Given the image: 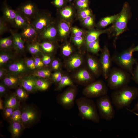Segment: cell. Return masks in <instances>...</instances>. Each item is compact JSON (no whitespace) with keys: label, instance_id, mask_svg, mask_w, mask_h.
Wrapping results in <instances>:
<instances>
[{"label":"cell","instance_id":"cell-40","mask_svg":"<svg viewBox=\"0 0 138 138\" xmlns=\"http://www.w3.org/2000/svg\"><path fill=\"white\" fill-rule=\"evenodd\" d=\"M15 109L10 107H4L3 110V114L5 119L9 121L13 114Z\"/></svg>","mask_w":138,"mask_h":138},{"label":"cell","instance_id":"cell-2","mask_svg":"<svg viewBox=\"0 0 138 138\" xmlns=\"http://www.w3.org/2000/svg\"><path fill=\"white\" fill-rule=\"evenodd\" d=\"M75 103L78 110V115L83 120L99 123L100 117L96 103L91 99L85 96L76 99Z\"/></svg>","mask_w":138,"mask_h":138},{"label":"cell","instance_id":"cell-10","mask_svg":"<svg viewBox=\"0 0 138 138\" xmlns=\"http://www.w3.org/2000/svg\"><path fill=\"white\" fill-rule=\"evenodd\" d=\"M53 23L50 16L42 11H39L34 19L31 22L39 34L46 27Z\"/></svg>","mask_w":138,"mask_h":138},{"label":"cell","instance_id":"cell-7","mask_svg":"<svg viewBox=\"0 0 138 138\" xmlns=\"http://www.w3.org/2000/svg\"><path fill=\"white\" fill-rule=\"evenodd\" d=\"M77 88L73 85L63 93L59 95L56 98L58 103L64 109L70 110L74 106L77 94Z\"/></svg>","mask_w":138,"mask_h":138},{"label":"cell","instance_id":"cell-20","mask_svg":"<svg viewBox=\"0 0 138 138\" xmlns=\"http://www.w3.org/2000/svg\"><path fill=\"white\" fill-rule=\"evenodd\" d=\"M88 67L95 76H99L102 73V70L99 62L93 56L89 55L87 59Z\"/></svg>","mask_w":138,"mask_h":138},{"label":"cell","instance_id":"cell-55","mask_svg":"<svg viewBox=\"0 0 138 138\" xmlns=\"http://www.w3.org/2000/svg\"><path fill=\"white\" fill-rule=\"evenodd\" d=\"M53 3L55 6L57 7L62 6L64 4V0H54Z\"/></svg>","mask_w":138,"mask_h":138},{"label":"cell","instance_id":"cell-13","mask_svg":"<svg viewBox=\"0 0 138 138\" xmlns=\"http://www.w3.org/2000/svg\"><path fill=\"white\" fill-rule=\"evenodd\" d=\"M21 29L20 34L25 42L37 41L39 40V33L31 23Z\"/></svg>","mask_w":138,"mask_h":138},{"label":"cell","instance_id":"cell-27","mask_svg":"<svg viewBox=\"0 0 138 138\" xmlns=\"http://www.w3.org/2000/svg\"><path fill=\"white\" fill-rule=\"evenodd\" d=\"M0 47L2 50H7L13 48V43L12 36L1 38L0 40Z\"/></svg>","mask_w":138,"mask_h":138},{"label":"cell","instance_id":"cell-24","mask_svg":"<svg viewBox=\"0 0 138 138\" xmlns=\"http://www.w3.org/2000/svg\"><path fill=\"white\" fill-rule=\"evenodd\" d=\"M18 100L15 93L11 94L7 96L4 101V107L15 109L20 107V103Z\"/></svg>","mask_w":138,"mask_h":138},{"label":"cell","instance_id":"cell-23","mask_svg":"<svg viewBox=\"0 0 138 138\" xmlns=\"http://www.w3.org/2000/svg\"><path fill=\"white\" fill-rule=\"evenodd\" d=\"M10 123L9 130L13 138L18 137L25 128L21 122H14Z\"/></svg>","mask_w":138,"mask_h":138},{"label":"cell","instance_id":"cell-21","mask_svg":"<svg viewBox=\"0 0 138 138\" xmlns=\"http://www.w3.org/2000/svg\"><path fill=\"white\" fill-rule=\"evenodd\" d=\"M28 68L25 62L21 61L15 62L8 66L9 71L13 74H18L26 72Z\"/></svg>","mask_w":138,"mask_h":138},{"label":"cell","instance_id":"cell-30","mask_svg":"<svg viewBox=\"0 0 138 138\" xmlns=\"http://www.w3.org/2000/svg\"><path fill=\"white\" fill-rule=\"evenodd\" d=\"M118 14L105 17L102 19L99 23L101 27H105L109 25L114 22L117 18Z\"/></svg>","mask_w":138,"mask_h":138},{"label":"cell","instance_id":"cell-61","mask_svg":"<svg viewBox=\"0 0 138 138\" xmlns=\"http://www.w3.org/2000/svg\"><path fill=\"white\" fill-rule=\"evenodd\" d=\"M82 2L87 3L88 0H79Z\"/></svg>","mask_w":138,"mask_h":138},{"label":"cell","instance_id":"cell-17","mask_svg":"<svg viewBox=\"0 0 138 138\" xmlns=\"http://www.w3.org/2000/svg\"><path fill=\"white\" fill-rule=\"evenodd\" d=\"M75 78L78 83L85 85L86 86L95 81L90 73L85 69L78 72L75 76Z\"/></svg>","mask_w":138,"mask_h":138},{"label":"cell","instance_id":"cell-53","mask_svg":"<svg viewBox=\"0 0 138 138\" xmlns=\"http://www.w3.org/2000/svg\"><path fill=\"white\" fill-rule=\"evenodd\" d=\"M72 31L75 36H81L83 34L82 31L76 27L73 28Z\"/></svg>","mask_w":138,"mask_h":138},{"label":"cell","instance_id":"cell-51","mask_svg":"<svg viewBox=\"0 0 138 138\" xmlns=\"http://www.w3.org/2000/svg\"><path fill=\"white\" fill-rule=\"evenodd\" d=\"M42 60L44 65H45L49 64L51 61L50 56L45 54H43Z\"/></svg>","mask_w":138,"mask_h":138},{"label":"cell","instance_id":"cell-52","mask_svg":"<svg viewBox=\"0 0 138 138\" xmlns=\"http://www.w3.org/2000/svg\"><path fill=\"white\" fill-rule=\"evenodd\" d=\"M77 4L79 8L83 9H86L88 6L87 3L84 2L79 0L77 1Z\"/></svg>","mask_w":138,"mask_h":138},{"label":"cell","instance_id":"cell-5","mask_svg":"<svg viewBox=\"0 0 138 138\" xmlns=\"http://www.w3.org/2000/svg\"><path fill=\"white\" fill-rule=\"evenodd\" d=\"M96 103L100 118L111 121L114 117L115 111L112 101L107 94L98 98Z\"/></svg>","mask_w":138,"mask_h":138},{"label":"cell","instance_id":"cell-60","mask_svg":"<svg viewBox=\"0 0 138 138\" xmlns=\"http://www.w3.org/2000/svg\"><path fill=\"white\" fill-rule=\"evenodd\" d=\"M126 109L127 110H128V111L131 112H132V113H134L135 115H136V116H138V113H137L135 112H134V111H132L128 109V108H126Z\"/></svg>","mask_w":138,"mask_h":138},{"label":"cell","instance_id":"cell-11","mask_svg":"<svg viewBox=\"0 0 138 138\" xmlns=\"http://www.w3.org/2000/svg\"><path fill=\"white\" fill-rule=\"evenodd\" d=\"M99 61L101 68L102 74L104 78L107 79L111 68L112 61L109 51L106 45L104 47L102 50Z\"/></svg>","mask_w":138,"mask_h":138},{"label":"cell","instance_id":"cell-3","mask_svg":"<svg viewBox=\"0 0 138 138\" xmlns=\"http://www.w3.org/2000/svg\"><path fill=\"white\" fill-rule=\"evenodd\" d=\"M134 47L133 45L121 52L114 53L111 57L112 62L132 76L133 74L134 66L137 62L133 55V49Z\"/></svg>","mask_w":138,"mask_h":138},{"label":"cell","instance_id":"cell-19","mask_svg":"<svg viewBox=\"0 0 138 138\" xmlns=\"http://www.w3.org/2000/svg\"><path fill=\"white\" fill-rule=\"evenodd\" d=\"M20 85L28 93H34L37 90L33 76H28L22 77Z\"/></svg>","mask_w":138,"mask_h":138},{"label":"cell","instance_id":"cell-48","mask_svg":"<svg viewBox=\"0 0 138 138\" xmlns=\"http://www.w3.org/2000/svg\"><path fill=\"white\" fill-rule=\"evenodd\" d=\"M94 23L93 18L90 16L84 19V23L85 25L88 27L92 26Z\"/></svg>","mask_w":138,"mask_h":138},{"label":"cell","instance_id":"cell-28","mask_svg":"<svg viewBox=\"0 0 138 138\" xmlns=\"http://www.w3.org/2000/svg\"><path fill=\"white\" fill-rule=\"evenodd\" d=\"M26 44L27 49L31 54H36L41 53L42 50L38 41L26 43Z\"/></svg>","mask_w":138,"mask_h":138},{"label":"cell","instance_id":"cell-25","mask_svg":"<svg viewBox=\"0 0 138 138\" xmlns=\"http://www.w3.org/2000/svg\"><path fill=\"white\" fill-rule=\"evenodd\" d=\"M34 78L37 90L45 91L49 87L51 83L49 80L45 78L36 77H34Z\"/></svg>","mask_w":138,"mask_h":138},{"label":"cell","instance_id":"cell-42","mask_svg":"<svg viewBox=\"0 0 138 138\" xmlns=\"http://www.w3.org/2000/svg\"><path fill=\"white\" fill-rule=\"evenodd\" d=\"M25 64L28 69L34 70L37 69L34 63V59L32 58H27L25 61Z\"/></svg>","mask_w":138,"mask_h":138},{"label":"cell","instance_id":"cell-41","mask_svg":"<svg viewBox=\"0 0 138 138\" xmlns=\"http://www.w3.org/2000/svg\"><path fill=\"white\" fill-rule=\"evenodd\" d=\"M72 9L70 7H66L62 10L61 12L62 16L65 18H70L73 14Z\"/></svg>","mask_w":138,"mask_h":138},{"label":"cell","instance_id":"cell-8","mask_svg":"<svg viewBox=\"0 0 138 138\" xmlns=\"http://www.w3.org/2000/svg\"><path fill=\"white\" fill-rule=\"evenodd\" d=\"M130 16V7L129 4L125 3L120 13L116 19L113 27L115 31L116 36L117 37L126 29Z\"/></svg>","mask_w":138,"mask_h":138},{"label":"cell","instance_id":"cell-33","mask_svg":"<svg viewBox=\"0 0 138 138\" xmlns=\"http://www.w3.org/2000/svg\"><path fill=\"white\" fill-rule=\"evenodd\" d=\"M50 70L46 69L39 70L34 72L32 76L34 77L46 78H49L51 75Z\"/></svg>","mask_w":138,"mask_h":138},{"label":"cell","instance_id":"cell-59","mask_svg":"<svg viewBox=\"0 0 138 138\" xmlns=\"http://www.w3.org/2000/svg\"><path fill=\"white\" fill-rule=\"evenodd\" d=\"M133 52L138 51V45L134 47L133 49Z\"/></svg>","mask_w":138,"mask_h":138},{"label":"cell","instance_id":"cell-22","mask_svg":"<svg viewBox=\"0 0 138 138\" xmlns=\"http://www.w3.org/2000/svg\"><path fill=\"white\" fill-rule=\"evenodd\" d=\"M16 14L13 27L17 28L22 29L31 22L23 14L17 9Z\"/></svg>","mask_w":138,"mask_h":138},{"label":"cell","instance_id":"cell-46","mask_svg":"<svg viewBox=\"0 0 138 138\" xmlns=\"http://www.w3.org/2000/svg\"><path fill=\"white\" fill-rule=\"evenodd\" d=\"M35 66L37 68H40L44 65L42 59L39 57H36L34 59Z\"/></svg>","mask_w":138,"mask_h":138},{"label":"cell","instance_id":"cell-39","mask_svg":"<svg viewBox=\"0 0 138 138\" xmlns=\"http://www.w3.org/2000/svg\"><path fill=\"white\" fill-rule=\"evenodd\" d=\"M8 23L2 17L0 18V34L2 35L7 31H9V29L7 25Z\"/></svg>","mask_w":138,"mask_h":138},{"label":"cell","instance_id":"cell-15","mask_svg":"<svg viewBox=\"0 0 138 138\" xmlns=\"http://www.w3.org/2000/svg\"><path fill=\"white\" fill-rule=\"evenodd\" d=\"M22 78L18 74L13 73L7 74L3 78L2 83L8 88H14L20 85Z\"/></svg>","mask_w":138,"mask_h":138},{"label":"cell","instance_id":"cell-26","mask_svg":"<svg viewBox=\"0 0 138 138\" xmlns=\"http://www.w3.org/2000/svg\"><path fill=\"white\" fill-rule=\"evenodd\" d=\"M111 30V28H110L104 30L90 31L88 32L86 37V41L87 45L90 42L97 40L101 34L107 33Z\"/></svg>","mask_w":138,"mask_h":138},{"label":"cell","instance_id":"cell-29","mask_svg":"<svg viewBox=\"0 0 138 138\" xmlns=\"http://www.w3.org/2000/svg\"><path fill=\"white\" fill-rule=\"evenodd\" d=\"M56 90H60L64 87L67 86H71L73 85L72 80L67 76H62L61 79L58 83Z\"/></svg>","mask_w":138,"mask_h":138},{"label":"cell","instance_id":"cell-18","mask_svg":"<svg viewBox=\"0 0 138 138\" xmlns=\"http://www.w3.org/2000/svg\"><path fill=\"white\" fill-rule=\"evenodd\" d=\"M9 32L13 37L14 49L18 52L23 51L25 48V42L20 33L10 29Z\"/></svg>","mask_w":138,"mask_h":138},{"label":"cell","instance_id":"cell-43","mask_svg":"<svg viewBox=\"0 0 138 138\" xmlns=\"http://www.w3.org/2000/svg\"><path fill=\"white\" fill-rule=\"evenodd\" d=\"M62 52L65 56H69L72 52V49L70 46L68 44L64 45L62 49Z\"/></svg>","mask_w":138,"mask_h":138},{"label":"cell","instance_id":"cell-35","mask_svg":"<svg viewBox=\"0 0 138 138\" xmlns=\"http://www.w3.org/2000/svg\"><path fill=\"white\" fill-rule=\"evenodd\" d=\"M87 45L89 51L93 54L97 53L100 50L98 39L89 42L87 44Z\"/></svg>","mask_w":138,"mask_h":138},{"label":"cell","instance_id":"cell-12","mask_svg":"<svg viewBox=\"0 0 138 138\" xmlns=\"http://www.w3.org/2000/svg\"><path fill=\"white\" fill-rule=\"evenodd\" d=\"M38 114L33 108L27 106L22 111L21 122L24 128L31 125L37 120Z\"/></svg>","mask_w":138,"mask_h":138},{"label":"cell","instance_id":"cell-56","mask_svg":"<svg viewBox=\"0 0 138 138\" xmlns=\"http://www.w3.org/2000/svg\"><path fill=\"white\" fill-rule=\"evenodd\" d=\"M7 70L5 68H1L0 69V79H1L7 74Z\"/></svg>","mask_w":138,"mask_h":138},{"label":"cell","instance_id":"cell-31","mask_svg":"<svg viewBox=\"0 0 138 138\" xmlns=\"http://www.w3.org/2000/svg\"><path fill=\"white\" fill-rule=\"evenodd\" d=\"M0 55V65L2 66L7 63L13 57L10 53L7 52L6 50H2Z\"/></svg>","mask_w":138,"mask_h":138},{"label":"cell","instance_id":"cell-54","mask_svg":"<svg viewBox=\"0 0 138 138\" xmlns=\"http://www.w3.org/2000/svg\"><path fill=\"white\" fill-rule=\"evenodd\" d=\"M60 64L58 61L57 60H53L51 64V66L54 70H57L60 67Z\"/></svg>","mask_w":138,"mask_h":138},{"label":"cell","instance_id":"cell-9","mask_svg":"<svg viewBox=\"0 0 138 138\" xmlns=\"http://www.w3.org/2000/svg\"><path fill=\"white\" fill-rule=\"evenodd\" d=\"M16 9L25 16L31 23L39 10L35 3L30 1L21 3Z\"/></svg>","mask_w":138,"mask_h":138},{"label":"cell","instance_id":"cell-1","mask_svg":"<svg viewBox=\"0 0 138 138\" xmlns=\"http://www.w3.org/2000/svg\"><path fill=\"white\" fill-rule=\"evenodd\" d=\"M138 97V88L128 85L115 90L111 94L113 105L118 109L127 108Z\"/></svg>","mask_w":138,"mask_h":138},{"label":"cell","instance_id":"cell-47","mask_svg":"<svg viewBox=\"0 0 138 138\" xmlns=\"http://www.w3.org/2000/svg\"><path fill=\"white\" fill-rule=\"evenodd\" d=\"M91 12L90 10L88 9H84L80 13V16L83 19H84L88 16H90Z\"/></svg>","mask_w":138,"mask_h":138},{"label":"cell","instance_id":"cell-57","mask_svg":"<svg viewBox=\"0 0 138 138\" xmlns=\"http://www.w3.org/2000/svg\"><path fill=\"white\" fill-rule=\"evenodd\" d=\"M4 108V101L1 99L0 98V109L3 110Z\"/></svg>","mask_w":138,"mask_h":138},{"label":"cell","instance_id":"cell-44","mask_svg":"<svg viewBox=\"0 0 138 138\" xmlns=\"http://www.w3.org/2000/svg\"><path fill=\"white\" fill-rule=\"evenodd\" d=\"M132 79L138 84V63L135 64V67L133 70V74L132 76Z\"/></svg>","mask_w":138,"mask_h":138},{"label":"cell","instance_id":"cell-38","mask_svg":"<svg viewBox=\"0 0 138 138\" xmlns=\"http://www.w3.org/2000/svg\"><path fill=\"white\" fill-rule=\"evenodd\" d=\"M82 63L81 58L77 56H74L71 57L68 62L69 66L73 68L78 67L81 65Z\"/></svg>","mask_w":138,"mask_h":138},{"label":"cell","instance_id":"cell-14","mask_svg":"<svg viewBox=\"0 0 138 138\" xmlns=\"http://www.w3.org/2000/svg\"><path fill=\"white\" fill-rule=\"evenodd\" d=\"M3 18L8 23L13 26L16 14V10L13 9L7 4L6 0L2 3L1 6Z\"/></svg>","mask_w":138,"mask_h":138},{"label":"cell","instance_id":"cell-58","mask_svg":"<svg viewBox=\"0 0 138 138\" xmlns=\"http://www.w3.org/2000/svg\"><path fill=\"white\" fill-rule=\"evenodd\" d=\"M131 110V111L134 112L138 111V101L137 102L135 105L132 109Z\"/></svg>","mask_w":138,"mask_h":138},{"label":"cell","instance_id":"cell-37","mask_svg":"<svg viewBox=\"0 0 138 138\" xmlns=\"http://www.w3.org/2000/svg\"><path fill=\"white\" fill-rule=\"evenodd\" d=\"M20 108L19 107L15 108L14 110L13 114L9 121L10 123L14 122H19L21 123L22 111Z\"/></svg>","mask_w":138,"mask_h":138},{"label":"cell","instance_id":"cell-6","mask_svg":"<svg viewBox=\"0 0 138 138\" xmlns=\"http://www.w3.org/2000/svg\"><path fill=\"white\" fill-rule=\"evenodd\" d=\"M108 86L103 80L94 81L86 86L82 91L84 96L92 99L107 95Z\"/></svg>","mask_w":138,"mask_h":138},{"label":"cell","instance_id":"cell-62","mask_svg":"<svg viewBox=\"0 0 138 138\" xmlns=\"http://www.w3.org/2000/svg\"><path fill=\"white\" fill-rule=\"evenodd\" d=\"M68 0L69 1H72L73 0Z\"/></svg>","mask_w":138,"mask_h":138},{"label":"cell","instance_id":"cell-36","mask_svg":"<svg viewBox=\"0 0 138 138\" xmlns=\"http://www.w3.org/2000/svg\"><path fill=\"white\" fill-rule=\"evenodd\" d=\"M42 51L46 53L52 52L54 51V47L51 42L48 41H44L39 43Z\"/></svg>","mask_w":138,"mask_h":138},{"label":"cell","instance_id":"cell-4","mask_svg":"<svg viewBox=\"0 0 138 138\" xmlns=\"http://www.w3.org/2000/svg\"><path fill=\"white\" fill-rule=\"evenodd\" d=\"M107 79L108 87L115 90L128 85L132 79V75L119 67H114L111 68Z\"/></svg>","mask_w":138,"mask_h":138},{"label":"cell","instance_id":"cell-16","mask_svg":"<svg viewBox=\"0 0 138 138\" xmlns=\"http://www.w3.org/2000/svg\"><path fill=\"white\" fill-rule=\"evenodd\" d=\"M53 23L51 24L39 34V40H52L56 37L57 30Z\"/></svg>","mask_w":138,"mask_h":138},{"label":"cell","instance_id":"cell-45","mask_svg":"<svg viewBox=\"0 0 138 138\" xmlns=\"http://www.w3.org/2000/svg\"><path fill=\"white\" fill-rule=\"evenodd\" d=\"M62 77V74L61 72H56L53 74L52 78L54 82L59 83L61 80Z\"/></svg>","mask_w":138,"mask_h":138},{"label":"cell","instance_id":"cell-49","mask_svg":"<svg viewBox=\"0 0 138 138\" xmlns=\"http://www.w3.org/2000/svg\"><path fill=\"white\" fill-rule=\"evenodd\" d=\"M8 87L2 82L0 84V97L1 98L6 94Z\"/></svg>","mask_w":138,"mask_h":138},{"label":"cell","instance_id":"cell-34","mask_svg":"<svg viewBox=\"0 0 138 138\" xmlns=\"http://www.w3.org/2000/svg\"><path fill=\"white\" fill-rule=\"evenodd\" d=\"M70 27L68 25L66 22H62L58 25L57 29L59 34L62 37H64L68 32Z\"/></svg>","mask_w":138,"mask_h":138},{"label":"cell","instance_id":"cell-50","mask_svg":"<svg viewBox=\"0 0 138 138\" xmlns=\"http://www.w3.org/2000/svg\"><path fill=\"white\" fill-rule=\"evenodd\" d=\"M73 40L75 43L78 45H80L83 42V39L81 36H74Z\"/></svg>","mask_w":138,"mask_h":138},{"label":"cell","instance_id":"cell-32","mask_svg":"<svg viewBox=\"0 0 138 138\" xmlns=\"http://www.w3.org/2000/svg\"><path fill=\"white\" fill-rule=\"evenodd\" d=\"M28 93L21 86L18 87L15 93L18 100L24 101L27 99L29 97Z\"/></svg>","mask_w":138,"mask_h":138}]
</instances>
